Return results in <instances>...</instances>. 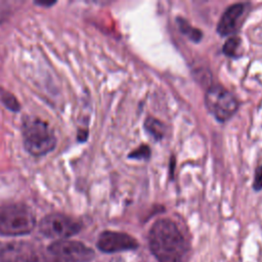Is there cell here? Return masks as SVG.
<instances>
[{
	"label": "cell",
	"instance_id": "cell-1",
	"mask_svg": "<svg viewBox=\"0 0 262 262\" xmlns=\"http://www.w3.org/2000/svg\"><path fill=\"white\" fill-rule=\"evenodd\" d=\"M148 243L159 262H184L188 244L174 221L157 220L149 230Z\"/></svg>",
	"mask_w": 262,
	"mask_h": 262
},
{
	"label": "cell",
	"instance_id": "cell-2",
	"mask_svg": "<svg viewBox=\"0 0 262 262\" xmlns=\"http://www.w3.org/2000/svg\"><path fill=\"white\" fill-rule=\"evenodd\" d=\"M21 133L26 150L34 157L44 156L56 145V136L52 128L38 117H26L21 123Z\"/></svg>",
	"mask_w": 262,
	"mask_h": 262
},
{
	"label": "cell",
	"instance_id": "cell-3",
	"mask_svg": "<svg viewBox=\"0 0 262 262\" xmlns=\"http://www.w3.org/2000/svg\"><path fill=\"white\" fill-rule=\"evenodd\" d=\"M36 225L33 211L20 204L0 206V233L23 235L31 232Z\"/></svg>",
	"mask_w": 262,
	"mask_h": 262
},
{
	"label": "cell",
	"instance_id": "cell-4",
	"mask_svg": "<svg viewBox=\"0 0 262 262\" xmlns=\"http://www.w3.org/2000/svg\"><path fill=\"white\" fill-rule=\"evenodd\" d=\"M205 104L210 114L219 122L230 119L238 108L235 96L220 84H212L205 93Z\"/></svg>",
	"mask_w": 262,
	"mask_h": 262
},
{
	"label": "cell",
	"instance_id": "cell-5",
	"mask_svg": "<svg viewBox=\"0 0 262 262\" xmlns=\"http://www.w3.org/2000/svg\"><path fill=\"white\" fill-rule=\"evenodd\" d=\"M39 228L45 236L61 241L79 232L81 223L67 215L54 213L45 216Z\"/></svg>",
	"mask_w": 262,
	"mask_h": 262
},
{
	"label": "cell",
	"instance_id": "cell-6",
	"mask_svg": "<svg viewBox=\"0 0 262 262\" xmlns=\"http://www.w3.org/2000/svg\"><path fill=\"white\" fill-rule=\"evenodd\" d=\"M48 252L62 256L73 262H87L94 257L93 250L86 245L80 242L67 239L53 243L48 248Z\"/></svg>",
	"mask_w": 262,
	"mask_h": 262
},
{
	"label": "cell",
	"instance_id": "cell-7",
	"mask_svg": "<svg viewBox=\"0 0 262 262\" xmlns=\"http://www.w3.org/2000/svg\"><path fill=\"white\" fill-rule=\"evenodd\" d=\"M97 247L102 252L115 253L134 250L138 247V243L133 236L127 233L106 230L100 233L97 241Z\"/></svg>",
	"mask_w": 262,
	"mask_h": 262
},
{
	"label": "cell",
	"instance_id": "cell-8",
	"mask_svg": "<svg viewBox=\"0 0 262 262\" xmlns=\"http://www.w3.org/2000/svg\"><path fill=\"white\" fill-rule=\"evenodd\" d=\"M245 9L246 4L244 3H235L228 6L224 10L218 21V34L222 37H225L235 33L239 27V23L242 20V16L245 12Z\"/></svg>",
	"mask_w": 262,
	"mask_h": 262
},
{
	"label": "cell",
	"instance_id": "cell-9",
	"mask_svg": "<svg viewBox=\"0 0 262 262\" xmlns=\"http://www.w3.org/2000/svg\"><path fill=\"white\" fill-rule=\"evenodd\" d=\"M38 252L30 244L12 243L0 252L1 262H35Z\"/></svg>",
	"mask_w": 262,
	"mask_h": 262
},
{
	"label": "cell",
	"instance_id": "cell-10",
	"mask_svg": "<svg viewBox=\"0 0 262 262\" xmlns=\"http://www.w3.org/2000/svg\"><path fill=\"white\" fill-rule=\"evenodd\" d=\"M144 128L157 140L162 139L165 135V132H166L165 124L163 122H161L160 120L154 118V117H148L145 120Z\"/></svg>",
	"mask_w": 262,
	"mask_h": 262
},
{
	"label": "cell",
	"instance_id": "cell-11",
	"mask_svg": "<svg viewBox=\"0 0 262 262\" xmlns=\"http://www.w3.org/2000/svg\"><path fill=\"white\" fill-rule=\"evenodd\" d=\"M176 21L178 24V28H179L180 32L183 35H185L190 41H193V42L198 43L202 39V37H203L202 31H200L199 29L190 26L189 23L186 19H184L182 17H177Z\"/></svg>",
	"mask_w": 262,
	"mask_h": 262
},
{
	"label": "cell",
	"instance_id": "cell-12",
	"mask_svg": "<svg viewBox=\"0 0 262 262\" xmlns=\"http://www.w3.org/2000/svg\"><path fill=\"white\" fill-rule=\"evenodd\" d=\"M0 100L5 105V107L11 112H18L20 110V104L16 97L9 91H6L2 88H0Z\"/></svg>",
	"mask_w": 262,
	"mask_h": 262
},
{
	"label": "cell",
	"instance_id": "cell-13",
	"mask_svg": "<svg viewBox=\"0 0 262 262\" xmlns=\"http://www.w3.org/2000/svg\"><path fill=\"white\" fill-rule=\"evenodd\" d=\"M239 45H241V38L237 36H231L223 44L222 51L225 55L234 57V56H236V51H237V48L239 47Z\"/></svg>",
	"mask_w": 262,
	"mask_h": 262
},
{
	"label": "cell",
	"instance_id": "cell-14",
	"mask_svg": "<svg viewBox=\"0 0 262 262\" xmlns=\"http://www.w3.org/2000/svg\"><path fill=\"white\" fill-rule=\"evenodd\" d=\"M35 262H73V261L69 260L62 256L55 255V254L48 252V254L38 253Z\"/></svg>",
	"mask_w": 262,
	"mask_h": 262
},
{
	"label": "cell",
	"instance_id": "cell-15",
	"mask_svg": "<svg viewBox=\"0 0 262 262\" xmlns=\"http://www.w3.org/2000/svg\"><path fill=\"white\" fill-rule=\"evenodd\" d=\"M130 159H136V160H146L150 157V148L146 144H142L138 146L136 149L132 150L129 156Z\"/></svg>",
	"mask_w": 262,
	"mask_h": 262
},
{
	"label": "cell",
	"instance_id": "cell-16",
	"mask_svg": "<svg viewBox=\"0 0 262 262\" xmlns=\"http://www.w3.org/2000/svg\"><path fill=\"white\" fill-rule=\"evenodd\" d=\"M253 187H254L255 190H261L262 189V166L258 167L257 170H256Z\"/></svg>",
	"mask_w": 262,
	"mask_h": 262
},
{
	"label": "cell",
	"instance_id": "cell-17",
	"mask_svg": "<svg viewBox=\"0 0 262 262\" xmlns=\"http://www.w3.org/2000/svg\"><path fill=\"white\" fill-rule=\"evenodd\" d=\"M35 4H36V5H39V6L50 7V6H52V5L55 4V1H52V2H50V1H47V2H45V1H36Z\"/></svg>",
	"mask_w": 262,
	"mask_h": 262
},
{
	"label": "cell",
	"instance_id": "cell-18",
	"mask_svg": "<svg viewBox=\"0 0 262 262\" xmlns=\"http://www.w3.org/2000/svg\"><path fill=\"white\" fill-rule=\"evenodd\" d=\"M87 136H88V132L87 131H80L79 132V135H78V139L80 140V141H84L86 138H87Z\"/></svg>",
	"mask_w": 262,
	"mask_h": 262
}]
</instances>
